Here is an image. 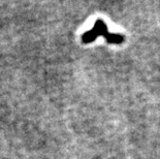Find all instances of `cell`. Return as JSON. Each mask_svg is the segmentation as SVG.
Instances as JSON below:
<instances>
[{
    "mask_svg": "<svg viewBox=\"0 0 160 159\" xmlns=\"http://www.w3.org/2000/svg\"><path fill=\"white\" fill-rule=\"evenodd\" d=\"M100 35L104 36V38L110 43H118L119 45V43H122L124 42L123 35L108 32L107 24L100 19L97 20V21L94 23L93 28L89 30V31H86L82 35V40H83L84 43H90Z\"/></svg>",
    "mask_w": 160,
    "mask_h": 159,
    "instance_id": "1",
    "label": "cell"
}]
</instances>
